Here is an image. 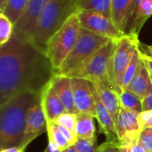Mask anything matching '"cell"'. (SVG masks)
<instances>
[{
    "instance_id": "603a6c76",
    "label": "cell",
    "mask_w": 152,
    "mask_h": 152,
    "mask_svg": "<svg viewBox=\"0 0 152 152\" xmlns=\"http://www.w3.org/2000/svg\"><path fill=\"white\" fill-rule=\"evenodd\" d=\"M119 100L122 109L138 114L142 112V101L132 92L128 90L123 91L119 94Z\"/></svg>"
},
{
    "instance_id": "60d3db41",
    "label": "cell",
    "mask_w": 152,
    "mask_h": 152,
    "mask_svg": "<svg viewBox=\"0 0 152 152\" xmlns=\"http://www.w3.org/2000/svg\"><path fill=\"white\" fill-rule=\"evenodd\" d=\"M150 70V69H149ZM150 76H151V82H152V72L150 70Z\"/></svg>"
},
{
    "instance_id": "4316f807",
    "label": "cell",
    "mask_w": 152,
    "mask_h": 152,
    "mask_svg": "<svg viewBox=\"0 0 152 152\" xmlns=\"http://www.w3.org/2000/svg\"><path fill=\"white\" fill-rule=\"evenodd\" d=\"M77 118V114L65 112L64 114H62L61 116H60L57 118V120L54 122V124H56L58 126H64L65 128L69 129L72 133L76 134Z\"/></svg>"
},
{
    "instance_id": "f1b7e54d",
    "label": "cell",
    "mask_w": 152,
    "mask_h": 152,
    "mask_svg": "<svg viewBox=\"0 0 152 152\" xmlns=\"http://www.w3.org/2000/svg\"><path fill=\"white\" fill-rule=\"evenodd\" d=\"M137 143L147 152H152V129L147 128L142 130Z\"/></svg>"
},
{
    "instance_id": "1f68e13d",
    "label": "cell",
    "mask_w": 152,
    "mask_h": 152,
    "mask_svg": "<svg viewBox=\"0 0 152 152\" xmlns=\"http://www.w3.org/2000/svg\"><path fill=\"white\" fill-rule=\"evenodd\" d=\"M152 110V82L146 93L145 97L142 99V111Z\"/></svg>"
},
{
    "instance_id": "ba28073f",
    "label": "cell",
    "mask_w": 152,
    "mask_h": 152,
    "mask_svg": "<svg viewBox=\"0 0 152 152\" xmlns=\"http://www.w3.org/2000/svg\"><path fill=\"white\" fill-rule=\"evenodd\" d=\"M81 28L96 35L118 40L124 34L117 28L113 20L102 13L93 11H79L77 12Z\"/></svg>"
},
{
    "instance_id": "2e32d148",
    "label": "cell",
    "mask_w": 152,
    "mask_h": 152,
    "mask_svg": "<svg viewBox=\"0 0 152 152\" xmlns=\"http://www.w3.org/2000/svg\"><path fill=\"white\" fill-rule=\"evenodd\" d=\"M151 84V79L150 76V70L146 66L144 61L141 57L137 70L133 77L131 82L129 83L126 90L132 92L137 95L142 101L145 97L146 93Z\"/></svg>"
},
{
    "instance_id": "836d02e7",
    "label": "cell",
    "mask_w": 152,
    "mask_h": 152,
    "mask_svg": "<svg viewBox=\"0 0 152 152\" xmlns=\"http://www.w3.org/2000/svg\"><path fill=\"white\" fill-rule=\"evenodd\" d=\"M45 152H62L59 146L51 139H48V144Z\"/></svg>"
},
{
    "instance_id": "5b68a950",
    "label": "cell",
    "mask_w": 152,
    "mask_h": 152,
    "mask_svg": "<svg viewBox=\"0 0 152 152\" xmlns=\"http://www.w3.org/2000/svg\"><path fill=\"white\" fill-rule=\"evenodd\" d=\"M80 28L77 15L73 14L49 39L45 53L56 72L75 46Z\"/></svg>"
},
{
    "instance_id": "ffe728a7",
    "label": "cell",
    "mask_w": 152,
    "mask_h": 152,
    "mask_svg": "<svg viewBox=\"0 0 152 152\" xmlns=\"http://www.w3.org/2000/svg\"><path fill=\"white\" fill-rule=\"evenodd\" d=\"M95 126L94 123V117L86 114H77V126H76V134L79 139L86 140H95Z\"/></svg>"
},
{
    "instance_id": "9c48e42d",
    "label": "cell",
    "mask_w": 152,
    "mask_h": 152,
    "mask_svg": "<svg viewBox=\"0 0 152 152\" xmlns=\"http://www.w3.org/2000/svg\"><path fill=\"white\" fill-rule=\"evenodd\" d=\"M138 113L126 110L121 108L117 123V133L120 146L133 147L137 143L142 132L138 120Z\"/></svg>"
},
{
    "instance_id": "f35d334b",
    "label": "cell",
    "mask_w": 152,
    "mask_h": 152,
    "mask_svg": "<svg viewBox=\"0 0 152 152\" xmlns=\"http://www.w3.org/2000/svg\"><path fill=\"white\" fill-rule=\"evenodd\" d=\"M62 152H77V151L75 149L74 145H71V146H69L68 149H66L65 151H63Z\"/></svg>"
},
{
    "instance_id": "277c9868",
    "label": "cell",
    "mask_w": 152,
    "mask_h": 152,
    "mask_svg": "<svg viewBox=\"0 0 152 152\" xmlns=\"http://www.w3.org/2000/svg\"><path fill=\"white\" fill-rule=\"evenodd\" d=\"M117 40H111L86 59L67 76L89 80L115 89L113 76V56Z\"/></svg>"
},
{
    "instance_id": "ac0fdd59",
    "label": "cell",
    "mask_w": 152,
    "mask_h": 152,
    "mask_svg": "<svg viewBox=\"0 0 152 152\" xmlns=\"http://www.w3.org/2000/svg\"><path fill=\"white\" fill-rule=\"evenodd\" d=\"M133 0H111V16L117 28L125 35Z\"/></svg>"
},
{
    "instance_id": "3957f363",
    "label": "cell",
    "mask_w": 152,
    "mask_h": 152,
    "mask_svg": "<svg viewBox=\"0 0 152 152\" xmlns=\"http://www.w3.org/2000/svg\"><path fill=\"white\" fill-rule=\"evenodd\" d=\"M77 12L78 0H46L30 37L33 44L46 52V45L52 36Z\"/></svg>"
},
{
    "instance_id": "cb8c5ba5",
    "label": "cell",
    "mask_w": 152,
    "mask_h": 152,
    "mask_svg": "<svg viewBox=\"0 0 152 152\" xmlns=\"http://www.w3.org/2000/svg\"><path fill=\"white\" fill-rule=\"evenodd\" d=\"M14 31V24L3 12H0V46L6 44Z\"/></svg>"
},
{
    "instance_id": "ab89813d",
    "label": "cell",
    "mask_w": 152,
    "mask_h": 152,
    "mask_svg": "<svg viewBox=\"0 0 152 152\" xmlns=\"http://www.w3.org/2000/svg\"><path fill=\"white\" fill-rule=\"evenodd\" d=\"M5 1H6V0H0V12L4 9V4H5Z\"/></svg>"
},
{
    "instance_id": "e575fe53",
    "label": "cell",
    "mask_w": 152,
    "mask_h": 152,
    "mask_svg": "<svg viewBox=\"0 0 152 152\" xmlns=\"http://www.w3.org/2000/svg\"><path fill=\"white\" fill-rule=\"evenodd\" d=\"M24 151L25 150L20 147H11V148L1 150L0 152H24Z\"/></svg>"
},
{
    "instance_id": "44dd1931",
    "label": "cell",
    "mask_w": 152,
    "mask_h": 152,
    "mask_svg": "<svg viewBox=\"0 0 152 152\" xmlns=\"http://www.w3.org/2000/svg\"><path fill=\"white\" fill-rule=\"evenodd\" d=\"M79 11H93L112 19L111 0H78Z\"/></svg>"
},
{
    "instance_id": "7bdbcfd3",
    "label": "cell",
    "mask_w": 152,
    "mask_h": 152,
    "mask_svg": "<svg viewBox=\"0 0 152 152\" xmlns=\"http://www.w3.org/2000/svg\"><path fill=\"white\" fill-rule=\"evenodd\" d=\"M118 152H119V151H118Z\"/></svg>"
},
{
    "instance_id": "d6986e66",
    "label": "cell",
    "mask_w": 152,
    "mask_h": 152,
    "mask_svg": "<svg viewBox=\"0 0 152 152\" xmlns=\"http://www.w3.org/2000/svg\"><path fill=\"white\" fill-rule=\"evenodd\" d=\"M151 15L152 0H141L135 12L134 21L127 35L138 38V35L142 26Z\"/></svg>"
},
{
    "instance_id": "7402d4cb",
    "label": "cell",
    "mask_w": 152,
    "mask_h": 152,
    "mask_svg": "<svg viewBox=\"0 0 152 152\" xmlns=\"http://www.w3.org/2000/svg\"><path fill=\"white\" fill-rule=\"evenodd\" d=\"M28 0H6L4 9L0 12L4 13L14 24L20 20L22 17Z\"/></svg>"
},
{
    "instance_id": "f546056e",
    "label": "cell",
    "mask_w": 152,
    "mask_h": 152,
    "mask_svg": "<svg viewBox=\"0 0 152 152\" xmlns=\"http://www.w3.org/2000/svg\"><path fill=\"white\" fill-rule=\"evenodd\" d=\"M138 120L142 130L152 128V110L141 112L138 115Z\"/></svg>"
},
{
    "instance_id": "d4e9b609",
    "label": "cell",
    "mask_w": 152,
    "mask_h": 152,
    "mask_svg": "<svg viewBox=\"0 0 152 152\" xmlns=\"http://www.w3.org/2000/svg\"><path fill=\"white\" fill-rule=\"evenodd\" d=\"M47 134H48V139L53 140L62 151L68 149L69 146H71L67 141V139L65 138V136L63 135V134L61 133V131L60 130L58 125L54 123L48 125Z\"/></svg>"
},
{
    "instance_id": "b9f144b4",
    "label": "cell",
    "mask_w": 152,
    "mask_h": 152,
    "mask_svg": "<svg viewBox=\"0 0 152 152\" xmlns=\"http://www.w3.org/2000/svg\"><path fill=\"white\" fill-rule=\"evenodd\" d=\"M151 129H152V128H151Z\"/></svg>"
},
{
    "instance_id": "83f0119b",
    "label": "cell",
    "mask_w": 152,
    "mask_h": 152,
    "mask_svg": "<svg viewBox=\"0 0 152 152\" xmlns=\"http://www.w3.org/2000/svg\"><path fill=\"white\" fill-rule=\"evenodd\" d=\"M74 147L77 152H96V139L95 140H86V139H79L74 144Z\"/></svg>"
},
{
    "instance_id": "6da1fadb",
    "label": "cell",
    "mask_w": 152,
    "mask_h": 152,
    "mask_svg": "<svg viewBox=\"0 0 152 152\" xmlns=\"http://www.w3.org/2000/svg\"><path fill=\"white\" fill-rule=\"evenodd\" d=\"M56 74L46 53L14 28L0 46V106L23 92L41 94Z\"/></svg>"
},
{
    "instance_id": "d6a6232c",
    "label": "cell",
    "mask_w": 152,
    "mask_h": 152,
    "mask_svg": "<svg viewBox=\"0 0 152 152\" xmlns=\"http://www.w3.org/2000/svg\"><path fill=\"white\" fill-rule=\"evenodd\" d=\"M138 48H139L141 54L152 59V45H144V44H142L141 42H139Z\"/></svg>"
},
{
    "instance_id": "d590c367",
    "label": "cell",
    "mask_w": 152,
    "mask_h": 152,
    "mask_svg": "<svg viewBox=\"0 0 152 152\" xmlns=\"http://www.w3.org/2000/svg\"><path fill=\"white\" fill-rule=\"evenodd\" d=\"M141 57L142 58V60L144 61V62H145V64H146V66L148 67V69L151 70L152 72V59L151 58H149V57H146V56H144V55H142V54H141Z\"/></svg>"
},
{
    "instance_id": "5bb4252c",
    "label": "cell",
    "mask_w": 152,
    "mask_h": 152,
    "mask_svg": "<svg viewBox=\"0 0 152 152\" xmlns=\"http://www.w3.org/2000/svg\"><path fill=\"white\" fill-rule=\"evenodd\" d=\"M45 2L46 0H28L26 10L22 17L14 26V28L30 38Z\"/></svg>"
},
{
    "instance_id": "7c38bea8",
    "label": "cell",
    "mask_w": 152,
    "mask_h": 152,
    "mask_svg": "<svg viewBox=\"0 0 152 152\" xmlns=\"http://www.w3.org/2000/svg\"><path fill=\"white\" fill-rule=\"evenodd\" d=\"M41 104L48 125L53 124L60 116L66 112L61 101L53 86L52 81L41 93Z\"/></svg>"
},
{
    "instance_id": "9a60e30c",
    "label": "cell",
    "mask_w": 152,
    "mask_h": 152,
    "mask_svg": "<svg viewBox=\"0 0 152 152\" xmlns=\"http://www.w3.org/2000/svg\"><path fill=\"white\" fill-rule=\"evenodd\" d=\"M52 84L60 100L61 101L66 112L77 114L74 105L71 78L68 76L56 74L52 79Z\"/></svg>"
},
{
    "instance_id": "8fae6325",
    "label": "cell",
    "mask_w": 152,
    "mask_h": 152,
    "mask_svg": "<svg viewBox=\"0 0 152 152\" xmlns=\"http://www.w3.org/2000/svg\"><path fill=\"white\" fill-rule=\"evenodd\" d=\"M48 124L45 115L41 104V99L31 108L26 123V127L20 144V148L26 149L27 146L42 134L47 132Z\"/></svg>"
},
{
    "instance_id": "484cf974",
    "label": "cell",
    "mask_w": 152,
    "mask_h": 152,
    "mask_svg": "<svg viewBox=\"0 0 152 152\" xmlns=\"http://www.w3.org/2000/svg\"><path fill=\"white\" fill-rule=\"evenodd\" d=\"M140 59H141V53H140V51H139V48H137V50L135 51L134 56H133V59L130 62V64L128 65L126 72H125V75H124V78H123V83H122V92L126 90L129 83L131 82L133 77L134 76L136 70H137V68H138V65H139V61H140Z\"/></svg>"
},
{
    "instance_id": "8d00e7d4",
    "label": "cell",
    "mask_w": 152,
    "mask_h": 152,
    "mask_svg": "<svg viewBox=\"0 0 152 152\" xmlns=\"http://www.w3.org/2000/svg\"><path fill=\"white\" fill-rule=\"evenodd\" d=\"M132 152H147L141 145H139L138 143L134 144L132 147Z\"/></svg>"
},
{
    "instance_id": "7a4b0ae2",
    "label": "cell",
    "mask_w": 152,
    "mask_h": 152,
    "mask_svg": "<svg viewBox=\"0 0 152 152\" xmlns=\"http://www.w3.org/2000/svg\"><path fill=\"white\" fill-rule=\"evenodd\" d=\"M40 99V93L23 92L0 106L1 150L20 146L28 113Z\"/></svg>"
},
{
    "instance_id": "4dcf8cb0",
    "label": "cell",
    "mask_w": 152,
    "mask_h": 152,
    "mask_svg": "<svg viewBox=\"0 0 152 152\" xmlns=\"http://www.w3.org/2000/svg\"><path fill=\"white\" fill-rule=\"evenodd\" d=\"M119 147H120L119 143L111 142L107 141L105 143H103L100 147H98L96 152H118Z\"/></svg>"
},
{
    "instance_id": "52a82bcc",
    "label": "cell",
    "mask_w": 152,
    "mask_h": 152,
    "mask_svg": "<svg viewBox=\"0 0 152 152\" xmlns=\"http://www.w3.org/2000/svg\"><path fill=\"white\" fill-rule=\"evenodd\" d=\"M139 42L138 38L128 35H124L117 40V46L113 56V76L115 90L118 94L122 93L124 75L138 48Z\"/></svg>"
},
{
    "instance_id": "e0dca14e",
    "label": "cell",
    "mask_w": 152,
    "mask_h": 152,
    "mask_svg": "<svg viewBox=\"0 0 152 152\" xmlns=\"http://www.w3.org/2000/svg\"><path fill=\"white\" fill-rule=\"evenodd\" d=\"M95 89L107 110L110 112L111 118H113L115 124L117 123L121 106H120V100H119V94L118 92L110 87L105 86L103 85L100 84H94Z\"/></svg>"
},
{
    "instance_id": "74e56055",
    "label": "cell",
    "mask_w": 152,
    "mask_h": 152,
    "mask_svg": "<svg viewBox=\"0 0 152 152\" xmlns=\"http://www.w3.org/2000/svg\"><path fill=\"white\" fill-rule=\"evenodd\" d=\"M119 152H132V147L130 146H120Z\"/></svg>"
},
{
    "instance_id": "8992f818",
    "label": "cell",
    "mask_w": 152,
    "mask_h": 152,
    "mask_svg": "<svg viewBox=\"0 0 152 152\" xmlns=\"http://www.w3.org/2000/svg\"><path fill=\"white\" fill-rule=\"evenodd\" d=\"M110 41H111V39L96 35L81 28L75 46L61 65V69L58 70L57 74L67 76Z\"/></svg>"
},
{
    "instance_id": "30bf717a",
    "label": "cell",
    "mask_w": 152,
    "mask_h": 152,
    "mask_svg": "<svg viewBox=\"0 0 152 152\" xmlns=\"http://www.w3.org/2000/svg\"><path fill=\"white\" fill-rule=\"evenodd\" d=\"M74 105L77 114L86 113L95 118V102L93 94V82L78 77H70Z\"/></svg>"
},
{
    "instance_id": "4fadbf2b",
    "label": "cell",
    "mask_w": 152,
    "mask_h": 152,
    "mask_svg": "<svg viewBox=\"0 0 152 152\" xmlns=\"http://www.w3.org/2000/svg\"><path fill=\"white\" fill-rule=\"evenodd\" d=\"M93 94L94 97V102H95V110H96V116L97 121L100 125V127L102 131V133L106 135L107 141L111 142H118V133H117V127L116 124L111 118L110 112L107 110L105 106L103 105L96 89L93 83Z\"/></svg>"
}]
</instances>
